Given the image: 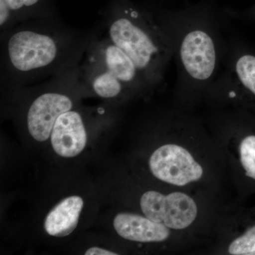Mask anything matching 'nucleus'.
Here are the masks:
<instances>
[{"mask_svg":"<svg viewBox=\"0 0 255 255\" xmlns=\"http://www.w3.org/2000/svg\"><path fill=\"white\" fill-rule=\"evenodd\" d=\"M89 70L92 90L105 99L118 97L126 85L136 81L139 72L130 57L111 41L96 50Z\"/></svg>","mask_w":255,"mask_h":255,"instance_id":"obj_1","label":"nucleus"},{"mask_svg":"<svg viewBox=\"0 0 255 255\" xmlns=\"http://www.w3.org/2000/svg\"><path fill=\"white\" fill-rule=\"evenodd\" d=\"M6 51L11 68L19 73H28L54 63L59 57L60 46L49 34L21 30L9 37Z\"/></svg>","mask_w":255,"mask_h":255,"instance_id":"obj_2","label":"nucleus"},{"mask_svg":"<svg viewBox=\"0 0 255 255\" xmlns=\"http://www.w3.org/2000/svg\"><path fill=\"white\" fill-rule=\"evenodd\" d=\"M140 204L146 217L170 229H185L197 216L195 201L179 191L167 195L155 191H146L140 198Z\"/></svg>","mask_w":255,"mask_h":255,"instance_id":"obj_3","label":"nucleus"},{"mask_svg":"<svg viewBox=\"0 0 255 255\" xmlns=\"http://www.w3.org/2000/svg\"><path fill=\"white\" fill-rule=\"evenodd\" d=\"M110 41L124 50L139 71L148 70L158 58V46L148 32L131 16H121L111 23Z\"/></svg>","mask_w":255,"mask_h":255,"instance_id":"obj_4","label":"nucleus"},{"mask_svg":"<svg viewBox=\"0 0 255 255\" xmlns=\"http://www.w3.org/2000/svg\"><path fill=\"white\" fill-rule=\"evenodd\" d=\"M149 167L157 179L172 185L183 187L202 177V167L182 146L167 144L150 156Z\"/></svg>","mask_w":255,"mask_h":255,"instance_id":"obj_5","label":"nucleus"},{"mask_svg":"<svg viewBox=\"0 0 255 255\" xmlns=\"http://www.w3.org/2000/svg\"><path fill=\"white\" fill-rule=\"evenodd\" d=\"M180 57L183 66L191 78L199 81L208 80L216 68L214 40L202 30L189 32L181 44Z\"/></svg>","mask_w":255,"mask_h":255,"instance_id":"obj_6","label":"nucleus"},{"mask_svg":"<svg viewBox=\"0 0 255 255\" xmlns=\"http://www.w3.org/2000/svg\"><path fill=\"white\" fill-rule=\"evenodd\" d=\"M71 98L60 92H46L37 97L27 114L28 131L37 141L48 140L55 122L62 114L71 110Z\"/></svg>","mask_w":255,"mask_h":255,"instance_id":"obj_7","label":"nucleus"},{"mask_svg":"<svg viewBox=\"0 0 255 255\" xmlns=\"http://www.w3.org/2000/svg\"><path fill=\"white\" fill-rule=\"evenodd\" d=\"M50 140L53 150L61 157H73L81 153L87 141L81 115L72 110L62 114L55 122Z\"/></svg>","mask_w":255,"mask_h":255,"instance_id":"obj_8","label":"nucleus"},{"mask_svg":"<svg viewBox=\"0 0 255 255\" xmlns=\"http://www.w3.org/2000/svg\"><path fill=\"white\" fill-rule=\"evenodd\" d=\"M114 227L121 237L138 243H160L168 239L169 228L140 215L120 213L114 220Z\"/></svg>","mask_w":255,"mask_h":255,"instance_id":"obj_9","label":"nucleus"},{"mask_svg":"<svg viewBox=\"0 0 255 255\" xmlns=\"http://www.w3.org/2000/svg\"><path fill=\"white\" fill-rule=\"evenodd\" d=\"M83 205V200L78 196H69L60 201L47 215L44 222L46 233L60 238L71 234L78 226Z\"/></svg>","mask_w":255,"mask_h":255,"instance_id":"obj_10","label":"nucleus"},{"mask_svg":"<svg viewBox=\"0 0 255 255\" xmlns=\"http://www.w3.org/2000/svg\"><path fill=\"white\" fill-rule=\"evenodd\" d=\"M236 70L241 83L255 95V57L251 55L241 57L236 63Z\"/></svg>","mask_w":255,"mask_h":255,"instance_id":"obj_11","label":"nucleus"},{"mask_svg":"<svg viewBox=\"0 0 255 255\" xmlns=\"http://www.w3.org/2000/svg\"><path fill=\"white\" fill-rule=\"evenodd\" d=\"M239 152L246 175L255 180V135H248L242 140Z\"/></svg>","mask_w":255,"mask_h":255,"instance_id":"obj_12","label":"nucleus"},{"mask_svg":"<svg viewBox=\"0 0 255 255\" xmlns=\"http://www.w3.org/2000/svg\"><path fill=\"white\" fill-rule=\"evenodd\" d=\"M228 253L233 255H255V226L235 239L228 248Z\"/></svg>","mask_w":255,"mask_h":255,"instance_id":"obj_13","label":"nucleus"},{"mask_svg":"<svg viewBox=\"0 0 255 255\" xmlns=\"http://www.w3.org/2000/svg\"><path fill=\"white\" fill-rule=\"evenodd\" d=\"M10 11H18L23 7H29L36 4L39 0H3Z\"/></svg>","mask_w":255,"mask_h":255,"instance_id":"obj_14","label":"nucleus"},{"mask_svg":"<svg viewBox=\"0 0 255 255\" xmlns=\"http://www.w3.org/2000/svg\"><path fill=\"white\" fill-rule=\"evenodd\" d=\"M85 255H118L117 253L107 251V250L102 249V248H98V247H93L87 250Z\"/></svg>","mask_w":255,"mask_h":255,"instance_id":"obj_15","label":"nucleus"}]
</instances>
